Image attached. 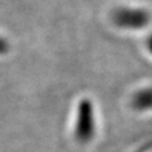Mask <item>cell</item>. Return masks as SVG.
Masks as SVG:
<instances>
[{
	"instance_id": "4",
	"label": "cell",
	"mask_w": 152,
	"mask_h": 152,
	"mask_svg": "<svg viewBox=\"0 0 152 152\" xmlns=\"http://www.w3.org/2000/svg\"><path fill=\"white\" fill-rule=\"evenodd\" d=\"M6 51H7V44L5 41L0 38V53H5Z\"/></svg>"
},
{
	"instance_id": "1",
	"label": "cell",
	"mask_w": 152,
	"mask_h": 152,
	"mask_svg": "<svg viewBox=\"0 0 152 152\" xmlns=\"http://www.w3.org/2000/svg\"><path fill=\"white\" fill-rule=\"evenodd\" d=\"M94 120L90 104L87 100L81 103L79 107V114L77 120V126L75 129V136L80 143H88L94 135Z\"/></svg>"
},
{
	"instance_id": "3",
	"label": "cell",
	"mask_w": 152,
	"mask_h": 152,
	"mask_svg": "<svg viewBox=\"0 0 152 152\" xmlns=\"http://www.w3.org/2000/svg\"><path fill=\"white\" fill-rule=\"evenodd\" d=\"M133 105L139 109L152 108V88L137 92L133 98Z\"/></svg>"
},
{
	"instance_id": "2",
	"label": "cell",
	"mask_w": 152,
	"mask_h": 152,
	"mask_svg": "<svg viewBox=\"0 0 152 152\" xmlns=\"http://www.w3.org/2000/svg\"><path fill=\"white\" fill-rule=\"evenodd\" d=\"M114 22L122 27L139 28L149 23V15L144 10L121 8L114 14Z\"/></svg>"
}]
</instances>
